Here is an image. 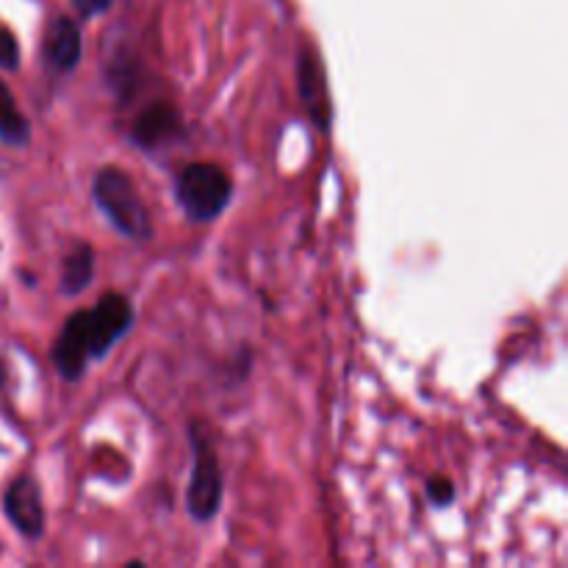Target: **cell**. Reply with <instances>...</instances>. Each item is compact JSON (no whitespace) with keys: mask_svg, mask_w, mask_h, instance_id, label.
<instances>
[{"mask_svg":"<svg viewBox=\"0 0 568 568\" xmlns=\"http://www.w3.org/2000/svg\"><path fill=\"white\" fill-rule=\"evenodd\" d=\"M92 361V342H89V311L81 308L67 316L53 349H50V364L55 375L64 383H81L87 375V366Z\"/></svg>","mask_w":568,"mask_h":568,"instance_id":"cell-6","label":"cell"},{"mask_svg":"<svg viewBox=\"0 0 568 568\" xmlns=\"http://www.w3.org/2000/svg\"><path fill=\"white\" fill-rule=\"evenodd\" d=\"M297 89L303 109L308 120L320 133H331L333 128V100L331 87H327L325 67H322L316 48H300L297 50Z\"/></svg>","mask_w":568,"mask_h":568,"instance_id":"cell-7","label":"cell"},{"mask_svg":"<svg viewBox=\"0 0 568 568\" xmlns=\"http://www.w3.org/2000/svg\"><path fill=\"white\" fill-rule=\"evenodd\" d=\"M425 491H427V499H430L433 508H449L455 499V483L444 475L430 477L425 486Z\"/></svg>","mask_w":568,"mask_h":568,"instance_id":"cell-13","label":"cell"},{"mask_svg":"<svg viewBox=\"0 0 568 568\" xmlns=\"http://www.w3.org/2000/svg\"><path fill=\"white\" fill-rule=\"evenodd\" d=\"M189 444L194 453L192 477L186 486V510L197 525H209L216 519L222 508V497H225V477H222L220 458L211 444L209 433L200 422L189 425Z\"/></svg>","mask_w":568,"mask_h":568,"instance_id":"cell-3","label":"cell"},{"mask_svg":"<svg viewBox=\"0 0 568 568\" xmlns=\"http://www.w3.org/2000/svg\"><path fill=\"white\" fill-rule=\"evenodd\" d=\"M175 200L183 214L197 225L214 222L233 203V181L220 164L194 161L181 170L175 181Z\"/></svg>","mask_w":568,"mask_h":568,"instance_id":"cell-2","label":"cell"},{"mask_svg":"<svg viewBox=\"0 0 568 568\" xmlns=\"http://www.w3.org/2000/svg\"><path fill=\"white\" fill-rule=\"evenodd\" d=\"M0 67L3 70H17L20 67V44L6 28H0Z\"/></svg>","mask_w":568,"mask_h":568,"instance_id":"cell-14","label":"cell"},{"mask_svg":"<svg viewBox=\"0 0 568 568\" xmlns=\"http://www.w3.org/2000/svg\"><path fill=\"white\" fill-rule=\"evenodd\" d=\"M44 61L50 70L55 72H72L81 64L83 55V37L81 28L70 17H59L50 22L48 33H44Z\"/></svg>","mask_w":568,"mask_h":568,"instance_id":"cell-9","label":"cell"},{"mask_svg":"<svg viewBox=\"0 0 568 568\" xmlns=\"http://www.w3.org/2000/svg\"><path fill=\"white\" fill-rule=\"evenodd\" d=\"M3 514L17 532L28 541H39L44 536V503L42 488L31 475H20L6 486Z\"/></svg>","mask_w":568,"mask_h":568,"instance_id":"cell-8","label":"cell"},{"mask_svg":"<svg viewBox=\"0 0 568 568\" xmlns=\"http://www.w3.org/2000/svg\"><path fill=\"white\" fill-rule=\"evenodd\" d=\"M183 136H186L183 114L170 100H155V103L144 105L136 114V120H133L131 131H128V142L133 148L144 150V153L170 148V144L181 142Z\"/></svg>","mask_w":568,"mask_h":568,"instance_id":"cell-5","label":"cell"},{"mask_svg":"<svg viewBox=\"0 0 568 568\" xmlns=\"http://www.w3.org/2000/svg\"><path fill=\"white\" fill-rule=\"evenodd\" d=\"M94 281V250L92 244L81 242L61 258L59 292L61 297H78L87 292Z\"/></svg>","mask_w":568,"mask_h":568,"instance_id":"cell-10","label":"cell"},{"mask_svg":"<svg viewBox=\"0 0 568 568\" xmlns=\"http://www.w3.org/2000/svg\"><path fill=\"white\" fill-rule=\"evenodd\" d=\"M0 142L9 148H26L31 142V122L20 111L6 81H0Z\"/></svg>","mask_w":568,"mask_h":568,"instance_id":"cell-12","label":"cell"},{"mask_svg":"<svg viewBox=\"0 0 568 568\" xmlns=\"http://www.w3.org/2000/svg\"><path fill=\"white\" fill-rule=\"evenodd\" d=\"M70 3L75 6V11L83 17V20H92V17L103 14V11L109 9L111 0H70Z\"/></svg>","mask_w":568,"mask_h":568,"instance_id":"cell-15","label":"cell"},{"mask_svg":"<svg viewBox=\"0 0 568 568\" xmlns=\"http://www.w3.org/2000/svg\"><path fill=\"white\" fill-rule=\"evenodd\" d=\"M105 83H109V89L116 94L120 103H131L144 83L142 64L133 55H128L125 50H120V53L105 61Z\"/></svg>","mask_w":568,"mask_h":568,"instance_id":"cell-11","label":"cell"},{"mask_svg":"<svg viewBox=\"0 0 568 568\" xmlns=\"http://www.w3.org/2000/svg\"><path fill=\"white\" fill-rule=\"evenodd\" d=\"M89 311V342H92V361H103L114 349L116 342L131 333L133 305L125 294L109 292L98 300V305Z\"/></svg>","mask_w":568,"mask_h":568,"instance_id":"cell-4","label":"cell"},{"mask_svg":"<svg viewBox=\"0 0 568 568\" xmlns=\"http://www.w3.org/2000/svg\"><path fill=\"white\" fill-rule=\"evenodd\" d=\"M92 197L100 214L111 222L120 236L131 242H150L153 239V220L139 194L136 183L120 166H103L92 181Z\"/></svg>","mask_w":568,"mask_h":568,"instance_id":"cell-1","label":"cell"}]
</instances>
